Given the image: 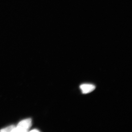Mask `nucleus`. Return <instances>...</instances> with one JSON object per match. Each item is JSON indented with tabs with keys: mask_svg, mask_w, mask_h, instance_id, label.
Segmentation results:
<instances>
[{
	"mask_svg": "<svg viewBox=\"0 0 132 132\" xmlns=\"http://www.w3.org/2000/svg\"><path fill=\"white\" fill-rule=\"evenodd\" d=\"M32 125V119L30 118L26 119L20 121L13 130V132L28 131Z\"/></svg>",
	"mask_w": 132,
	"mask_h": 132,
	"instance_id": "nucleus-1",
	"label": "nucleus"
},
{
	"mask_svg": "<svg viewBox=\"0 0 132 132\" xmlns=\"http://www.w3.org/2000/svg\"><path fill=\"white\" fill-rule=\"evenodd\" d=\"M80 88L82 93L86 94L93 91L95 89V86L92 84L85 83L81 85Z\"/></svg>",
	"mask_w": 132,
	"mask_h": 132,
	"instance_id": "nucleus-2",
	"label": "nucleus"
},
{
	"mask_svg": "<svg viewBox=\"0 0 132 132\" xmlns=\"http://www.w3.org/2000/svg\"><path fill=\"white\" fill-rule=\"evenodd\" d=\"M14 125H11L7 127L2 128L0 130V131L2 132H13V130L15 127Z\"/></svg>",
	"mask_w": 132,
	"mask_h": 132,
	"instance_id": "nucleus-3",
	"label": "nucleus"
},
{
	"mask_svg": "<svg viewBox=\"0 0 132 132\" xmlns=\"http://www.w3.org/2000/svg\"><path fill=\"white\" fill-rule=\"evenodd\" d=\"M30 132H39V130H37V129H34V130H31L30 131Z\"/></svg>",
	"mask_w": 132,
	"mask_h": 132,
	"instance_id": "nucleus-4",
	"label": "nucleus"
}]
</instances>
